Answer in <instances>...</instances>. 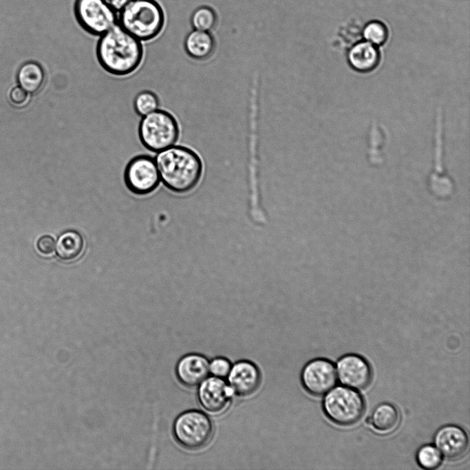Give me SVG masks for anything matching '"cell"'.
Listing matches in <instances>:
<instances>
[{
    "instance_id": "cell-1",
    "label": "cell",
    "mask_w": 470,
    "mask_h": 470,
    "mask_svg": "<svg viewBox=\"0 0 470 470\" xmlns=\"http://www.w3.org/2000/svg\"><path fill=\"white\" fill-rule=\"evenodd\" d=\"M96 55L101 67L116 76L135 72L144 58L142 41L116 24L99 36Z\"/></svg>"
},
{
    "instance_id": "cell-11",
    "label": "cell",
    "mask_w": 470,
    "mask_h": 470,
    "mask_svg": "<svg viewBox=\"0 0 470 470\" xmlns=\"http://www.w3.org/2000/svg\"><path fill=\"white\" fill-rule=\"evenodd\" d=\"M226 378L233 395L239 398H248L253 395L261 383L259 368L249 360H240L233 364Z\"/></svg>"
},
{
    "instance_id": "cell-19",
    "label": "cell",
    "mask_w": 470,
    "mask_h": 470,
    "mask_svg": "<svg viewBox=\"0 0 470 470\" xmlns=\"http://www.w3.org/2000/svg\"><path fill=\"white\" fill-rule=\"evenodd\" d=\"M17 82L28 94H35L43 87L45 81V72L42 66L35 61L23 64L17 74Z\"/></svg>"
},
{
    "instance_id": "cell-13",
    "label": "cell",
    "mask_w": 470,
    "mask_h": 470,
    "mask_svg": "<svg viewBox=\"0 0 470 470\" xmlns=\"http://www.w3.org/2000/svg\"><path fill=\"white\" fill-rule=\"evenodd\" d=\"M175 373L183 386L189 388L197 387L209 375V361L201 354H186L178 361Z\"/></svg>"
},
{
    "instance_id": "cell-6",
    "label": "cell",
    "mask_w": 470,
    "mask_h": 470,
    "mask_svg": "<svg viewBox=\"0 0 470 470\" xmlns=\"http://www.w3.org/2000/svg\"><path fill=\"white\" fill-rule=\"evenodd\" d=\"M322 408L334 423L349 426L357 423L365 410L362 396L354 389L345 386L334 387L325 394Z\"/></svg>"
},
{
    "instance_id": "cell-16",
    "label": "cell",
    "mask_w": 470,
    "mask_h": 470,
    "mask_svg": "<svg viewBox=\"0 0 470 470\" xmlns=\"http://www.w3.org/2000/svg\"><path fill=\"white\" fill-rule=\"evenodd\" d=\"M215 47L213 36L207 31L194 30L187 34L184 41L186 54L197 61L210 58L215 52Z\"/></svg>"
},
{
    "instance_id": "cell-2",
    "label": "cell",
    "mask_w": 470,
    "mask_h": 470,
    "mask_svg": "<svg viewBox=\"0 0 470 470\" xmlns=\"http://www.w3.org/2000/svg\"><path fill=\"white\" fill-rule=\"evenodd\" d=\"M154 159L160 181L172 192L188 193L202 180V159L190 147L175 145L156 153Z\"/></svg>"
},
{
    "instance_id": "cell-24",
    "label": "cell",
    "mask_w": 470,
    "mask_h": 470,
    "mask_svg": "<svg viewBox=\"0 0 470 470\" xmlns=\"http://www.w3.org/2000/svg\"><path fill=\"white\" fill-rule=\"evenodd\" d=\"M231 367L232 363L229 359L224 356H216L209 361V374L215 377L225 378Z\"/></svg>"
},
{
    "instance_id": "cell-23",
    "label": "cell",
    "mask_w": 470,
    "mask_h": 470,
    "mask_svg": "<svg viewBox=\"0 0 470 470\" xmlns=\"http://www.w3.org/2000/svg\"><path fill=\"white\" fill-rule=\"evenodd\" d=\"M418 464L425 469H434L438 467L442 461V456L440 451L432 445H425L420 447L416 453Z\"/></svg>"
},
{
    "instance_id": "cell-26",
    "label": "cell",
    "mask_w": 470,
    "mask_h": 470,
    "mask_svg": "<svg viewBox=\"0 0 470 470\" xmlns=\"http://www.w3.org/2000/svg\"><path fill=\"white\" fill-rule=\"evenodd\" d=\"M10 99L14 105L22 106L28 100V93L21 87H16L11 90Z\"/></svg>"
},
{
    "instance_id": "cell-5",
    "label": "cell",
    "mask_w": 470,
    "mask_h": 470,
    "mask_svg": "<svg viewBox=\"0 0 470 470\" xmlns=\"http://www.w3.org/2000/svg\"><path fill=\"white\" fill-rule=\"evenodd\" d=\"M213 434L211 419L201 410H186L178 415L172 425V434L176 442L190 451L205 447L211 441Z\"/></svg>"
},
{
    "instance_id": "cell-20",
    "label": "cell",
    "mask_w": 470,
    "mask_h": 470,
    "mask_svg": "<svg viewBox=\"0 0 470 470\" xmlns=\"http://www.w3.org/2000/svg\"><path fill=\"white\" fill-rule=\"evenodd\" d=\"M388 35V28L381 20L373 19L367 22L362 30V36L365 41L376 46L383 45Z\"/></svg>"
},
{
    "instance_id": "cell-15",
    "label": "cell",
    "mask_w": 470,
    "mask_h": 470,
    "mask_svg": "<svg viewBox=\"0 0 470 470\" xmlns=\"http://www.w3.org/2000/svg\"><path fill=\"white\" fill-rule=\"evenodd\" d=\"M380 58V52L376 46L366 41L355 43L348 54L351 67L361 72L373 70L379 63Z\"/></svg>"
},
{
    "instance_id": "cell-14",
    "label": "cell",
    "mask_w": 470,
    "mask_h": 470,
    "mask_svg": "<svg viewBox=\"0 0 470 470\" xmlns=\"http://www.w3.org/2000/svg\"><path fill=\"white\" fill-rule=\"evenodd\" d=\"M436 447L447 458L456 460L466 452L469 441L464 430L455 425L441 427L434 435Z\"/></svg>"
},
{
    "instance_id": "cell-22",
    "label": "cell",
    "mask_w": 470,
    "mask_h": 470,
    "mask_svg": "<svg viewBox=\"0 0 470 470\" xmlns=\"http://www.w3.org/2000/svg\"><path fill=\"white\" fill-rule=\"evenodd\" d=\"M217 17L215 11L208 6L197 8L193 12L191 23L195 30L210 31L216 24Z\"/></svg>"
},
{
    "instance_id": "cell-7",
    "label": "cell",
    "mask_w": 470,
    "mask_h": 470,
    "mask_svg": "<svg viewBox=\"0 0 470 470\" xmlns=\"http://www.w3.org/2000/svg\"><path fill=\"white\" fill-rule=\"evenodd\" d=\"M75 19L87 34L100 36L118 24V12L104 0H75Z\"/></svg>"
},
{
    "instance_id": "cell-12",
    "label": "cell",
    "mask_w": 470,
    "mask_h": 470,
    "mask_svg": "<svg viewBox=\"0 0 470 470\" xmlns=\"http://www.w3.org/2000/svg\"><path fill=\"white\" fill-rule=\"evenodd\" d=\"M336 370L340 383L354 389L365 388L372 380V372L370 364L357 354H349L341 356L338 360Z\"/></svg>"
},
{
    "instance_id": "cell-27",
    "label": "cell",
    "mask_w": 470,
    "mask_h": 470,
    "mask_svg": "<svg viewBox=\"0 0 470 470\" xmlns=\"http://www.w3.org/2000/svg\"><path fill=\"white\" fill-rule=\"evenodd\" d=\"M116 12H120L131 0H104Z\"/></svg>"
},
{
    "instance_id": "cell-21",
    "label": "cell",
    "mask_w": 470,
    "mask_h": 470,
    "mask_svg": "<svg viewBox=\"0 0 470 470\" xmlns=\"http://www.w3.org/2000/svg\"><path fill=\"white\" fill-rule=\"evenodd\" d=\"M159 98L156 93L150 90H143L135 96L133 107L137 115L142 117L158 109Z\"/></svg>"
},
{
    "instance_id": "cell-17",
    "label": "cell",
    "mask_w": 470,
    "mask_h": 470,
    "mask_svg": "<svg viewBox=\"0 0 470 470\" xmlns=\"http://www.w3.org/2000/svg\"><path fill=\"white\" fill-rule=\"evenodd\" d=\"M83 249V237L76 231L69 230L63 232L56 242V254L63 261L76 259L81 256Z\"/></svg>"
},
{
    "instance_id": "cell-3",
    "label": "cell",
    "mask_w": 470,
    "mask_h": 470,
    "mask_svg": "<svg viewBox=\"0 0 470 470\" xmlns=\"http://www.w3.org/2000/svg\"><path fill=\"white\" fill-rule=\"evenodd\" d=\"M118 24L142 42L158 37L165 24V14L157 0H131L118 12Z\"/></svg>"
},
{
    "instance_id": "cell-18",
    "label": "cell",
    "mask_w": 470,
    "mask_h": 470,
    "mask_svg": "<svg viewBox=\"0 0 470 470\" xmlns=\"http://www.w3.org/2000/svg\"><path fill=\"white\" fill-rule=\"evenodd\" d=\"M367 422L381 433L394 431L400 422V414L396 407L389 403H382L377 405Z\"/></svg>"
},
{
    "instance_id": "cell-25",
    "label": "cell",
    "mask_w": 470,
    "mask_h": 470,
    "mask_svg": "<svg viewBox=\"0 0 470 470\" xmlns=\"http://www.w3.org/2000/svg\"><path fill=\"white\" fill-rule=\"evenodd\" d=\"M54 239L48 235H43L36 242V248L40 253L44 255L52 254L55 250Z\"/></svg>"
},
{
    "instance_id": "cell-8",
    "label": "cell",
    "mask_w": 470,
    "mask_h": 470,
    "mask_svg": "<svg viewBox=\"0 0 470 470\" xmlns=\"http://www.w3.org/2000/svg\"><path fill=\"white\" fill-rule=\"evenodd\" d=\"M124 180L134 194L146 195L153 191L160 182L154 158L147 154L133 157L125 167Z\"/></svg>"
},
{
    "instance_id": "cell-10",
    "label": "cell",
    "mask_w": 470,
    "mask_h": 470,
    "mask_svg": "<svg viewBox=\"0 0 470 470\" xmlns=\"http://www.w3.org/2000/svg\"><path fill=\"white\" fill-rule=\"evenodd\" d=\"M233 392L224 378L208 376L198 386L197 399L202 409L207 414L219 416L230 407Z\"/></svg>"
},
{
    "instance_id": "cell-4",
    "label": "cell",
    "mask_w": 470,
    "mask_h": 470,
    "mask_svg": "<svg viewBox=\"0 0 470 470\" xmlns=\"http://www.w3.org/2000/svg\"><path fill=\"white\" fill-rule=\"evenodd\" d=\"M138 135L145 149L158 153L177 143L180 135V125L173 114L158 108L141 118Z\"/></svg>"
},
{
    "instance_id": "cell-9",
    "label": "cell",
    "mask_w": 470,
    "mask_h": 470,
    "mask_svg": "<svg viewBox=\"0 0 470 470\" xmlns=\"http://www.w3.org/2000/svg\"><path fill=\"white\" fill-rule=\"evenodd\" d=\"M300 381L302 387L309 394L321 396L336 385L337 370L334 364L328 359H314L303 367Z\"/></svg>"
}]
</instances>
